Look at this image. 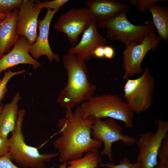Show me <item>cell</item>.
Returning <instances> with one entry per match:
<instances>
[{
	"instance_id": "cell-19",
	"label": "cell",
	"mask_w": 168,
	"mask_h": 168,
	"mask_svg": "<svg viewBox=\"0 0 168 168\" xmlns=\"http://www.w3.org/2000/svg\"><path fill=\"white\" fill-rule=\"evenodd\" d=\"M101 159L98 153L91 152L85 153L82 158L63 163L59 168H97L101 163Z\"/></svg>"
},
{
	"instance_id": "cell-27",
	"label": "cell",
	"mask_w": 168,
	"mask_h": 168,
	"mask_svg": "<svg viewBox=\"0 0 168 168\" xmlns=\"http://www.w3.org/2000/svg\"><path fill=\"white\" fill-rule=\"evenodd\" d=\"M10 145L8 139H5L0 136V157L9 152Z\"/></svg>"
},
{
	"instance_id": "cell-29",
	"label": "cell",
	"mask_w": 168,
	"mask_h": 168,
	"mask_svg": "<svg viewBox=\"0 0 168 168\" xmlns=\"http://www.w3.org/2000/svg\"><path fill=\"white\" fill-rule=\"evenodd\" d=\"M104 46H99L96 48L92 52V57L101 58L104 57Z\"/></svg>"
},
{
	"instance_id": "cell-3",
	"label": "cell",
	"mask_w": 168,
	"mask_h": 168,
	"mask_svg": "<svg viewBox=\"0 0 168 168\" xmlns=\"http://www.w3.org/2000/svg\"><path fill=\"white\" fill-rule=\"evenodd\" d=\"M82 118L94 120L108 117L123 122L126 127L133 126L134 113L125 102L116 95L92 96L79 106Z\"/></svg>"
},
{
	"instance_id": "cell-10",
	"label": "cell",
	"mask_w": 168,
	"mask_h": 168,
	"mask_svg": "<svg viewBox=\"0 0 168 168\" xmlns=\"http://www.w3.org/2000/svg\"><path fill=\"white\" fill-rule=\"evenodd\" d=\"M93 19L88 7L72 8L60 16L54 25L56 30L64 33L72 46L80 35L91 23Z\"/></svg>"
},
{
	"instance_id": "cell-21",
	"label": "cell",
	"mask_w": 168,
	"mask_h": 168,
	"mask_svg": "<svg viewBox=\"0 0 168 168\" xmlns=\"http://www.w3.org/2000/svg\"><path fill=\"white\" fill-rule=\"evenodd\" d=\"M23 0H0V13L8 14L18 8Z\"/></svg>"
},
{
	"instance_id": "cell-30",
	"label": "cell",
	"mask_w": 168,
	"mask_h": 168,
	"mask_svg": "<svg viewBox=\"0 0 168 168\" xmlns=\"http://www.w3.org/2000/svg\"><path fill=\"white\" fill-rule=\"evenodd\" d=\"M154 168H168V165L159 162Z\"/></svg>"
},
{
	"instance_id": "cell-8",
	"label": "cell",
	"mask_w": 168,
	"mask_h": 168,
	"mask_svg": "<svg viewBox=\"0 0 168 168\" xmlns=\"http://www.w3.org/2000/svg\"><path fill=\"white\" fill-rule=\"evenodd\" d=\"M156 123L157 129L154 134L151 131L141 133L135 143L139 147L137 161L140 168H154L158 164L157 153L162 141L168 131V122L158 119Z\"/></svg>"
},
{
	"instance_id": "cell-32",
	"label": "cell",
	"mask_w": 168,
	"mask_h": 168,
	"mask_svg": "<svg viewBox=\"0 0 168 168\" xmlns=\"http://www.w3.org/2000/svg\"><path fill=\"white\" fill-rule=\"evenodd\" d=\"M4 105L3 104H1V105H0V114L4 107Z\"/></svg>"
},
{
	"instance_id": "cell-25",
	"label": "cell",
	"mask_w": 168,
	"mask_h": 168,
	"mask_svg": "<svg viewBox=\"0 0 168 168\" xmlns=\"http://www.w3.org/2000/svg\"><path fill=\"white\" fill-rule=\"evenodd\" d=\"M129 1L132 4L137 5L138 9L143 12H145L148 7L151 6L158 2H167V0H131Z\"/></svg>"
},
{
	"instance_id": "cell-28",
	"label": "cell",
	"mask_w": 168,
	"mask_h": 168,
	"mask_svg": "<svg viewBox=\"0 0 168 168\" xmlns=\"http://www.w3.org/2000/svg\"><path fill=\"white\" fill-rule=\"evenodd\" d=\"M104 57L109 59L112 58L115 54L114 49L110 46L105 45L104 46Z\"/></svg>"
},
{
	"instance_id": "cell-24",
	"label": "cell",
	"mask_w": 168,
	"mask_h": 168,
	"mask_svg": "<svg viewBox=\"0 0 168 168\" xmlns=\"http://www.w3.org/2000/svg\"><path fill=\"white\" fill-rule=\"evenodd\" d=\"M160 163L168 165V135L163 140L157 153Z\"/></svg>"
},
{
	"instance_id": "cell-7",
	"label": "cell",
	"mask_w": 168,
	"mask_h": 168,
	"mask_svg": "<svg viewBox=\"0 0 168 168\" xmlns=\"http://www.w3.org/2000/svg\"><path fill=\"white\" fill-rule=\"evenodd\" d=\"M161 39L154 31L149 33L140 43L132 42L126 46L122 57L124 73L122 79L126 81L136 75H141L143 70L142 64L150 51L154 52Z\"/></svg>"
},
{
	"instance_id": "cell-14",
	"label": "cell",
	"mask_w": 168,
	"mask_h": 168,
	"mask_svg": "<svg viewBox=\"0 0 168 168\" xmlns=\"http://www.w3.org/2000/svg\"><path fill=\"white\" fill-rule=\"evenodd\" d=\"M96 22L93 19L91 23L83 32L80 42L71 46L68 52L83 58L87 61L92 57V53L97 47L106 45L105 38L98 32Z\"/></svg>"
},
{
	"instance_id": "cell-22",
	"label": "cell",
	"mask_w": 168,
	"mask_h": 168,
	"mask_svg": "<svg viewBox=\"0 0 168 168\" xmlns=\"http://www.w3.org/2000/svg\"><path fill=\"white\" fill-rule=\"evenodd\" d=\"M35 3L41 9L47 8L52 10H59L60 7L63 6L69 0H54L52 1L46 0L42 2L39 0L35 1Z\"/></svg>"
},
{
	"instance_id": "cell-16",
	"label": "cell",
	"mask_w": 168,
	"mask_h": 168,
	"mask_svg": "<svg viewBox=\"0 0 168 168\" xmlns=\"http://www.w3.org/2000/svg\"><path fill=\"white\" fill-rule=\"evenodd\" d=\"M18 9H14L3 20L0 21V58L9 52L19 35L16 31Z\"/></svg>"
},
{
	"instance_id": "cell-23",
	"label": "cell",
	"mask_w": 168,
	"mask_h": 168,
	"mask_svg": "<svg viewBox=\"0 0 168 168\" xmlns=\"http://www.w3.org/2000/svg\"><path fill=\"white\" fill-rule=\"evenodd\" d=\"M99 165L105 168H140V166L139 162H137L135 163H131L130 160L126 157L123 158L117 165H114L112 162H108L106 163H100Z\"/></svg>"
},
{
	"instance_id": "cell-17",
	"label": "cell",
	"mask_w": 168,
	"mask_h": 168,
	"mask_svg": "<svg viewBox=\"0 0 168 168\" xmlns=\"http://www.w3.org/2000/svg\"><path fill=\"white\" fill-rule=\"evenodd\" d=\"M20 98L19 92L16 93L11 101L4 106L0 114V136L5 139H7L10 133L15 130Z\"/></svg>"
},
{
	"instance_id": "cell-20",
	"label": "cell",
	"mask_w": 168,
	"mask_h": 168,
	"mask_svg": "<svg viewBox=\"0 0 168 168\" xmlns=\"http://www.w3.org/2000/svg\"><path fill=\"white\" fill-rule=\"evenodd\" d=\"M26 72L25 69L17 72H12L8 69L7 71H5L3 78L0 82V105L1 101L3 99L5 94L8 91L7 85L9 80L13 76L22 73Z\"/></svg>"
},
{
	"instance_id": "cell-1",
	"label": "cell",
	"mask_w": 168,
	"mask_h": 168,
	"mask_svg": "<svg viewBox=\"0 0 168 168\" xmlns=\"http://www.w3.org/2000/svg\"><path fill=\"white\" fill-rule=\"evenodd\" d=\"M65 113L66 118L59 119L58 124L61 135L53 142L58 150L59 161L63 163L77 160L89 152L98 153L102 142L91 138L95 120L90 118L83 119L78 106L74 112L68 109Z\"/></svg>"
},
{
	"instance_id": "cell-31",
	"label": "cell",
	"mask_w": 168,
	"mask_h": 168,
	"mask_svg": "<svg viewBox=\"0 0 168 168\" xmlns=\"http://www.w3.org/2000/svg\"><path fill=\"white\" fill-rule=\"evenodd\" d=\"M8 14L0 13V21L4 19Z\"/></svg>"
},
{
	"instance_id": "cell-2",
	"label": "cell",
	"mask_w": 168,
	"mask_h": 168,
	"mask_svg": "<svg viewBox=\"0 0 168 168\" xmlns=\"http://www.w3.org/2000/svg\"><path fill=\"white\" fill-rule=\"evenodd\" d=\"M83 57L68 52L63 62L68 75L66 86L61 91L57 101L62 107L72 109L93 96L96 86L90 82Z\"/></svg>"
},
{
	"instance_id": "cell-6",
	"label": "cell",
	"mask_w": 168,
	"mask_h": 168,
	"mask_svg": "<svg viewBox=\"0 0 168 168\" xmlns=\"http://www.w3.org/2000/svg\"><path fill=\"white\" fill-rule=\"evenodd\" d=\"M124 88V97L129 110L138 114L151 105L155 87V79L147 67L139 77L128 79Z\"/></svg>"
},
{
	"instance_id": "cell-26",
	"label": "cell",
	"mask_w": 168,
	"mask_h": 168,
	"mask_svg": "<svg viewBox=\"0 0 168 168\" xmlns=\"http://www.w3.org/2000/svg\"><path fill=\"white\" fill-rule=\"evenodd\" d=\"M0 168H20L16 166L11 161L9 152L6 155L0 157Z\"/></svg>"
},
{
	"instance_id": "cell-9",
	"label": "cell",
	"mask_w": 168,
	"mask_h": 168,
	"mask_svg": "<svg viewBox=\"0 0 168 168\" xmlns=\"http://www.w3.org/2000/svg\"><path fill=\"white\" fill-rule=\"evenodd\" d=\"M91 128L92 138L101 141L104 143V149L100 156L105 155L110 161L113 160L112 147L114 142L120 140L125 145L130 146L134 144L136 141L135 138L123 134L122 127L112 118H109L105 120L96 119Z\"/></svg>"
},
{
	"instance_id": "cell-12",
	"label": "cell",
	"mask_w": 168,
	"mask_h": 168,
	"mask_svg": "<svg viewBox=\"0 0 168 168\" xmlns=\"http://www.w3.org/2000/svg\"><path fill=\"white\" fill-rule=\"evenodd\" d=\"M59 10L47 9L46 14L42 20L38 22L39 34L35 41L30 45L29 52L31 56L37 60L40 57L46 56L50 63L54 60L58 62L59 56L52 50L49 43L48 38L50 24L54 16Z\"/></svg>"
},
{
	"instance_id": "cell-13",
	"label": "cell",
	"mask_w": 168,
	"mask_h": 168,
	"mask_svg": "<svg viewBox=\"0 0 168 168\" xmlns=\"http://www.w3.org/2000/svg\"><path fill=\"white\" fill-rule=\"evenodd\" d=\"M30 44L25 37L20 36L13 48L0 58V73L10 68L20 64H29L34 70L41 65L29 52Z\"/></svg>"
},
{
	"instance_id": "cell-5",
	"label": "cell",
	"mask_w": 168,
	"mask_h": 168,
	"mask_svg": "<svg viewBox=\"0 0 168 168\" xmlns=\"http://www.w3.org/2000/svg\"><path fill=\"white\" fill-rule=\"evenodd\" d=\"M128 11L124 10L110 17L96 22L97 28L108 29L106 36L109 39L118 40L126 46L132 42H141L155 30L152 21L139 25L131 23L126 16Z\"/></svg>"
},
{
	"instance_id": "cell-15",
	"label": "cell",
	"mask_w": 168,
	"mask_h": 168,
	"mask_svg": "<svg viewBox=\"0 0 168 168\" xmlns=\"http://www.w3.org/2000/svg\"><path fill=\"white\" fill-rule=\"evenodd\" d=\"M85 3L92 19L96 22L110 17L124 10H130L128 5L115 0H88Z\"/></svg>"
},
{
	"instance_id": "cell-4",
	"label": "cell",
	"mask_w": 168,
	"mask_h": 168,
	"mask_svg": "<svg viewBox=\"0 0 168 168\" xmlns=\"http://www.w3.org/2000/svg\"><path fill=\"white\" fill-rule=\"evenodd\" d=\"M25 113L24 109L19 110L15 130L8 139L11 159L25 168H44V162L56 157L58 153L40 154L37 148L26 143L22 131Z\"/></svg>"
},
{
	"instance_id": "cell-11",
	"label": "cell",
	"mask_w": 168,
	"mask_h": 168,
	"mask_svg": "<svg viewBox=\"0 0 168 168\" xmlns=\"http://www.w3.org/2000/svg\"><path fill=\"white\" fill-rule=\"evenodd\" d=\"M33 0H23L18 8L16 31L25 37L30 45L36 40L38 17L41 9Z\"/></svg>"
},
{
	"instance_id": "cell-18",
	"label": "cell",
	"mask_w": 168,
	"mask_h": 168,
	"mask_svg": "<svg viewBox=\"0 0 168 168\" xmlns=\"http://www.w3.org/2000/svg\"><path fill=\"white\" fill-rule=\"evenodd\" d=\"M152 17V22L161 39L168 40V8L156 3L147 7Z\"/></svg>"
},
{
	"instance_id": "cell-33",
	"label": "cell",
	"mask_w": 168,
	"mask_h": 168,
	"mask_svg": "<svg viewBox=\"0 0 168 168\" xmlns=\"http://www.w3.org/2000/svg\"><path fill=\"white\" fill-rule=\"evenodd\" d=\"M1 73H0V82L1 80V77H0V76H1Z\"/></svg>"
}]
</instances>
